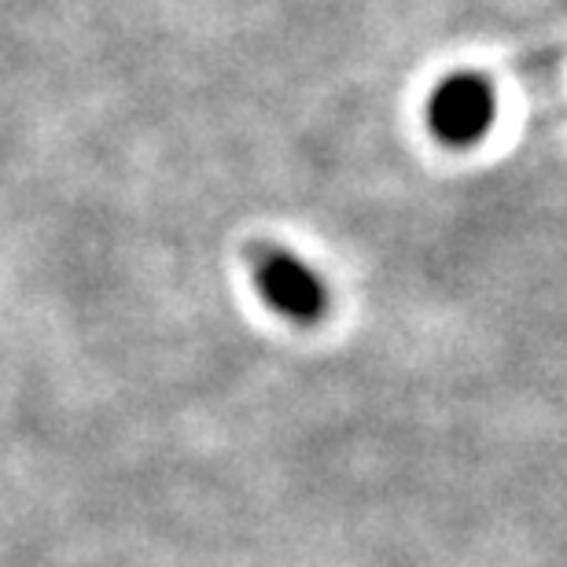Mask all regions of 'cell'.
I'll return each mask as SVG.
<instances>
[{"instance_id":"obj_2","label":"cell","mask_w":567,"mask_h":567,"mask_svg":"<svg viewBox=\"0 0 567 567\" xmlns=\"http://www.w3.org/2000/svg\"><path fill=\"white\" fill-rule=\"evenodd\" d=\"M497 93L494 82L480 71L442 74L424 100L427 133L446 147H475L494 130Z\"/></svg>"},{"instance_id":"obj_1","label":"cell","mask_w":567,"mask_h":567,"mask_svg":"<svg viewBox=\"0 0 567 567\" xmlns=\"http://www.w3.org/2000/svg\"><path fill=\"white\" fill-rule=\"evenodd\" d=\"M247 269H251L258 299L284 321L310 328L328 317L332 288L302 255L277 244H255L247 251Z\"/></svg>"}]
</instances>
